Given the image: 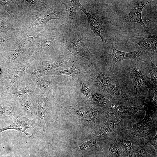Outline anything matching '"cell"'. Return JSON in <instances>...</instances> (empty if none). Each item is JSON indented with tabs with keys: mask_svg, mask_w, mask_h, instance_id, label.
<instances>
[{
	"mask_svg": "<svg viewBox=\"0 0 157 157\" xmlns=\"http://www.w3.org/2000/svg\"></svg>",
	"mask_w": 157,
	"mask_h": 157,
	"instance_id": "obj_30",
	"label": "cell"
},
{
	"mask_svg": "<svg viewBox=\"0 0 157 157\" xmlns=\"http://www.w3.org/2000/svg\"><path fill=\"white\" fill-rule=\"evenodd\" d=\"M66 49L67 51L87 59L92 65L98 67L94 57L83 41V33L73 37L68 42Z\"/></svg>",
	"mask_w": 157,
	"mask_h": 157,
	"instance_id": "obj_10",
	"label": "cell"
},
{
	"mask_svg": "<svg viewBox=\"0 0 157 157\" xmlns=\"http://www.w3.org/2000/svg\"><path fill=\"white\" fill-rule=\"evenodd\" d=\"M86 73L93 86L110 94L113 97V101L123 103H136L139 101L123 91L114 73L108 68L92 65Z\"/></svg>",
	"mask_w": 157,
	"mask_h": 157,
	"instance_id": "obj_2",
	"label": "cell"
},
{
	"mask_svg": "<svg viewBox=\"0 0 157 157\" xmlns=\"http://www.w3.org/2000/svg\"><path fill=\"white\" fill-rule=\"evenodd\" d=\"M151 1V0L137 1L135 5V6L123 19V22L138 23L142 26L145 30H148L149 28L144 23L141 15L143 8Z\"/></svg>",
	"mask_w": 157,
	"mask_h": 157,
	"instance_id": "obj_15",
	"label": "cell"
},
{
	"mask_svg": "<svg viewBox=\"0 0 157 157\" xmlns=\"http://www.w3.org/2000/svg\"><path fill=\"white\" fill-rule=\"evenodd\" d=\"M114 69L115 76L123 91L133 98L141 99L138 94V88L143 85L147 87L151 82L149 74L143 62L131 60L124 66Z\"/></svg>",
	"mask_w": 157,
	"mask_h": 157,
	"instance_id": "obj_1",
	"label": "cell"
},
{
	"mask_svg": "<svg viewBox=\"0 0 157 157\" xmlns=\"http://www.w3.org/2000/svg\"><path fill=\"white\" fill-rule=\"evenodd\" d=\"M4 83L0 82V98L3 95L4 90Z\"/></svg>",
	"mask_w": 157,
	"mask_h": 157,
	"instance_id": "obj_27",
	"label": "cell"
},
{
	"mask_svg": "<svg viewBox=\"0 0 157 157\" xmlns=\"http://www.w3.org/2000/svg\"><path fill=\"white\" fill-rule=\"evenodd\" d=\"M58 18L57 13L51 9L48 10L43 13H38L31 23L30 27L42 24H45L49 20Z\"/></svg>",
	"mask_w": 157,
	"mask_h": 157,
	"instance_id": "obj_21",
	"label": "cell"
},
{
	"mask_svg": "<svg viewBox=\"0 0 157 157\" xmlns=\"http://www.w3.org/2000/svg\"><path fill=\"white\" fill-rule=\"evenodd\" d=\"M113 52L111 53L106 52L104 53V57L106 63V67L108 69L112 72H115V64L125 60H140L142 61L144 58L143 57V51L140 50L132 52H126L117 49L114 43L112 44Z\"/></svg>",
	"mask_w": 157,
	"mask_h": 157,
	"instance_id": "obj_6",
	"label": "cell"
},
{
	"mask_svg": "<svg viewBox=\"0 0 157 157\" xmlns=\"http://www.w3.org/2000/svg\"><path fill=\"white\" fill-rule=\"evenodd\" d=\"M92 65L74 58L69 62L52 71L49 75L57 76L65 75L76 80L81 75L88 72Z\"/></svg>",
	"mask_w": 157,
	"mask_h": 157,
	"instance_id": "obj_8",
	"label": "cell"
},
{
	"mask_svg": "<svg viewBox=\"0 0 157 157\" xmlns=\"http://www.w3.org/2000/svg\"><path fill=\"white\" fill-rule=\"evenodd\" d=\"M57 106L54 91L44 92L38 90L36 95V116L34 122L38 131L44 130L46 121L55 117Z\"/></svg>",
	"mask_w": 157,
	"mask_h": 157,
	"instance_id": "obj_3",
	"label": "cell"
},
{
	"mask_svg": "<svg viewBox=\"0 0 157 157\" xmlns=\"http://www.w3.org/2000/svg\"><path fill=\"white\" fill-rule=\"evenodd\" d=\"M86 73L81 75L76 80V95L78 100L87 102L90 101L94 87Z\"/></svg>",
	"mask_w": 157,
	"mask_h": 157,
	"instance_id": "obj_12",
	"label": "cell"
},
{
	"mask_svg": "<svg viewBox=\"0 0 157 157\" xmlns=\"http://www.w3.org/2000/svg\"><path fill=\"white\" fill-rule=\"evenodd\" d=\"M8 39V37H5L0 39V49Z\"/></svg>",
	"mask_w": 157,
	"mask_h": 157,
	"instance_id": "obj_28",
	"label": "cell"
},
{
	"mask_svg": "<svg viewBox=\"0 0 157 157\" xmlns=\"http://www.w3.org/2000/svg\"><path fill=\"white\" fill-rule=\"evenodd\" d=\"M57 76L46 75L38 77L33 80L36 88L42 92L53 91L57 86Z\"/></svg>",
	"mask_w": 157,
	"mask_h": 157,
	"instance_id": "obj_19",
	"label": "cell"
},
{
	"mask_svg": "<svg viewBox=\"0 0 157 157\" xmlns=\"http://www.w3.org/2000/svg\"><path fill=\"white\" fill-rule=\"evenodd\" d=\"M79 9L82 11L86 15L91 30L96 36L101 38L104 47L106 49L107 29L103 22L104 21L102 20L103 19L97 13L85 9L83 6Z\"/></svg>",
	"mask_w": 157,
	"mask_h": 157,
	"instance_id": "obj_11",
	"label": "cell"
},
{
	"mask_svg": "<svg viewBox=\"0 0 157 157\" xmlns=\"http://www.w3.org/2000/svg\"><path fill=\"white\" fill-rule=\"evenodd\" d=\"M120 142L123 147V148L128 157H131L133 154V142L127 139H121Z\"/></svg>",
	"mask_w": 157,
	"mask_h": 157,
	"instance_id": "obj_24",
	"label": "cell"
},
{
	"mask_svg": "<svg viewBox=\"0 0 157 157\" xmlns=\"http://www.w3.org/2000/svg\"><path fill=\"white\" fill-rule=\"evenodd\" d=\"M22 116L18 98L13 95H3L0 98V128L1 125L13 122Z\"/></svg>",
	"mask_w": 157,
	"mask_h": 157,
	"instance_id": "obj_5",
	"label": "cell"
},
{
	"mask_svg": "<svg viewBox=\"0 0 157 157\" xmlns=\"http://www.w3.org/2000/svg\"><path fill=\"white\" fill-rule=\"evenodd\" d=\"M131 157H153V155L145 145H142L134 150Z\"/></svg>",
	"mask_w": 157,
	"mask_h": 157,
	"instance_id": "obj_23",
	"label": "cell"
},
{
	"mask_svg": "<svg viewBox=\"0 0 157 157\" xmlns=\"http://www.w3.org/2000/svg\"><path fill=\"white\" fill-rule=\"evenodd\" d=\"M61 2L66 8L67 21L69 23L71 24L75 20L77 9L81 8L83 6L78 0H62Z\"/></svg>",
	"mask_w": 157,
	"mask_h": 157,
	"instance_id": "obj_20",
	"label": "cell"
},
{
	"mask_svg": "<svg viewBox=\"0 0 157 157\" xmlns=\"http://www.w3.org/2000/svg\"><path fill=\"white\" fill-rule=\"evenodd\" d=\"M6 28V25L0 22V32L3 31Z\"/></svg>",
	"mask_w": 157,
	"mask_h": 157,
	"instance_id": "obj_29",
	"label": "cell"
},
{
	"mask_svg": "<svg viewBox=\"0 0 157 157\" xmlns=\"http://www.w3.org/2000/svg\"><path fill=\"white\" fill-rule=\"evenodd\" d=\"M130 40L147 50L153 56L156 57L157 52V34L146 37H130Z\"/></svg>",
	"mask_w": 157,
	"mask_h": 157,
	"instance_id": "obj_18",
	"label": "cell"
},
{
	"mask_svg": "<svg viewBox=\"0 0 157 157\" xmlns=\"http://www.w3.org/2000/svg\"><path fill=\"white\" fill-rule=\"evenodd\" d=\"M156 136L154 138H152L150 139V142L151 144L153 145L155 149V151L157 152V140H156Z\"/></svg>",
	"mask_w": 157,
	"mask_h": 157,
	"instance_id": "obj_26",
	"label": "cell"
},
{
	"mask_svg": "<svg viewBox=\"0 0 157 157\" xmlns=\"http://www.w3.org/2000/svg\"><path fill=\"white\" fill-rule=\"evenodd\" d=\"M29 128H33L36 131H38L34 121L27 117L22 116L14 120L10 125L0 128V133L3 131L9 129H14L24 133L29 138V133H26L25 131ZM1 143L0 141V144Z\"/></svg>",
	"mask_w": 157,
	"mask_h": 157,
	"instance_id": "obj_14",
	"label": "cell"
},
{
	"mask_svg": "<svg viewBox=\"0 0 157 157\" xmlns=\"http://www.w3.org/2000/svg\"><path fill=\"white\" fill-rule=\"evenodd\" d=\"M36 94L34 96L29 95L24 97L18 98L24 116L34 121L36 116Z\"/></svg>",
	"mask_w": 157,
	"mask_h": 157,
	"instance_id": "obj_17",
	"label": "cell"
},
{
	"mask_svg": "<svg viewBox=\"0 0 157 157\" xmlns=\"http://www.w3.org/2000/svg\"><path fill=\"white\" fill-rule=\"evenodd\" d=\"M31 63H23L17 58L7 66L8 72L4 81V90L3 95H6L13 84L27 73Z\"/></svg>",
	"mask_w": 157,
	"mask_h": 157,
	"instance_id": "obj_9",
	"label": "cell"
},
{
	"mask_svg": "<svg viewBox=\"0 0 157 157\" xmlns=\"http://www.w3.org/2000/svg\"><path fill=\"white\" fill-rule=\"evenodd\" d=\"M71 57L62 56L48 61L36 60L31 63L27 73L33 80L40 76L49 75L54 69L70 62L74 58Z\"/></svg>",
	"mask_w": 157,
	"mask_h": 157,
	"instance_id": "obj_4",
	"label": "cell"
},
{
	"mask_svg": "<svg viewBox=\"0 0 157 157\" xmlns=\"http://www.w3.org/2000/svg\"><path fill=\"white\" fill-rule=\"evenodd\" d=\"M92 143L91 141H87L82 144L80 147V149L81 150H85L91 147Z\"/></svg>",
	"mask_w": 157,
	"mask_h": 157,
	"instance_id": "obj_25",
	"label": "cell"
},
{
	"mask_svg": "<svg viewBox=\"0 0 157 157\" xmlns=\"http://www.w3.org/2000/svg\"><path fill=\"white\" fill-rule=\"evenodd\" d=\"M147 67L150 75L151 82L150 85L157 87V68L152 63L150 57L146 56L142 61Z\"/></svg>",
	"mask_w": 157,
	"mask_h": 157,
	"instance_id": "obj_22",
	"label": "cell"
},
{
	"mask_svg": "<svg viewBox=\"0 0 157 157\" xmlns=\"http://www.w3.org/2000/svg\"><path fill=\"white\" fill-rule=\"evenodd\" d=\"M113 97L105 91L94 87L91 93L90 101L92 104L108 108L112 104Z\"/></svg>",
	"mask_w": 157,
	"mask_h": 157,
	"instance_id": "obj_16",
	"label": "cell"
},
{
	"mask_svg": "<svg viewBox=\"0 0 157 157\" xmlns=\"http://www.w3.org/2000/svg\"><path fill=\"white\" fill-rule=\"evenodd\" d=\"M33 80L27 73L15 82L5 95H13L17 98L24 97L28 96H34L38 93Z\"/></svg>",
	"mask_w": 157,
	"mask_h": 157,
	"instance_id": "obj_7",
	"label": "cell"
},
{
	"mask_svg": "<svg viewBox=\"0 0 157 157\" xmlns=\"http://www.w3.org/2000/svg\"><path fill=\"white\" fill-rule=\"evenodd\" d=\"M144 103L136 106H119L112 104L109 108L108 111L111 114L121 119L131 118L134 116L138 111L145 110Z\"/></svg>",
	"mask_w": 157,
	"mask_h": 157,
	"instance_id": "obj_13",
	"label": "cell"
}]
</instances>
